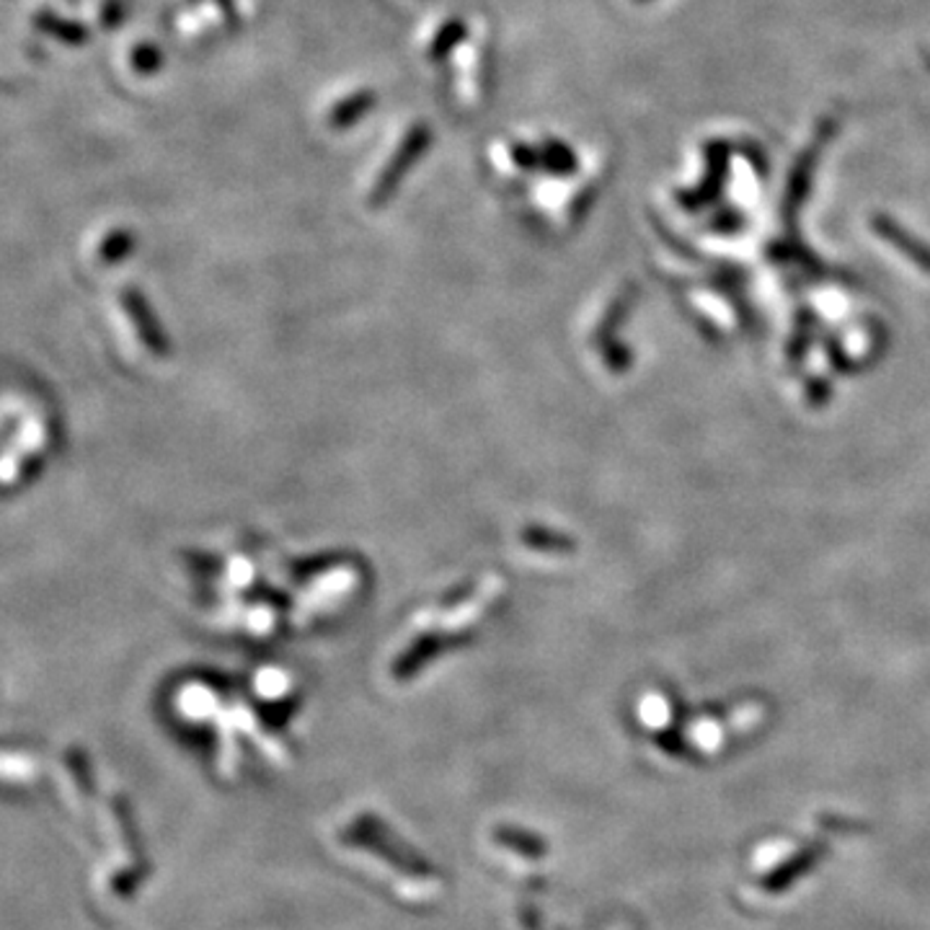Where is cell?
Listing matches in <instances>:
<instances>
[{
    "label": "cell",
    "instance_id": "cell-1",
    "mask_svg": "<svg viewBox=\"0 0 930 930\" xmlns=\"http://www.w3.org/2000/svg\"><path fill=\"white\" fill-rule=\"evenodd\" d=\"M429 143H432V130H429L427 122H416V125L409 127V132L403 134L399 148H396V153L390 155L386 168H382L378 181H375V189L370 195L373 204L388 202L390 197L396 195L399 184L407 179V174L416 166L419 158L427 153Z\"/></svg>",
    "mask_w": 930,
    "mask_h": 930
},
{
    "label": "cell",
    "instance_id": "cell-2",
    "mask_svg": "<svg viewBox=\"0 0 930 930\" xmlns=\"http://www.w3.org/2000/svg\"><path fill=\"white\" fill-rule=\"evenodd\" d=\"M515 166L522 172H543L551 176H569L579 168L577 153L564 140H545L541 145L515 143L509 148Z\"/></svg>",
    "mask_w": 930,
    "mask_h": 930
},
{
    "label": "cell",
    "instance_id": "cell-3",
    "mask_svg": "<svg viewBox=\"0 0 930 930\" xmlns=\"http://www.w3.org/2000/svg\"><path fill=\"white\" fill-rule=\"evenodd\" d=\"M34 30H39L42 34H47V37L58 39L68 47H83L91 39V32L86 24L60 16V13L49 9H42L34 13Z\"/></svg>",
    "mask_w": 930,
    "mask_h": 930
},
{
    "label": "cell",
    "instance_id": "cell-4",
    "mask_svg": "<svg viewBox=\"0 0 930 930\" xmlns=\"http://www.w3.org/2000/svg\"><path fill=\"white\" fill-rule=\"evenodd\" d=\"M375 106H378V94H375V91H357V94L344 96L342 102L333 106L326 119H329L331 130L342 132L357 125L362 117L370 115Z\"/></svg>",
    "mask_w": 930,
    "mask_h": 930
},
{
    "label": "cell",
    "instance_id": "cell-5",
    "mask_svg": "<svg viewBox=\"0 0 930 930\" xmlns=\"http://www.w3.org/2000/svg\"><path fill=\"white\" fill-rule=\"evenodd\" d=\"M468 37V26L463 19H450L447 24L439 26V32L435 34V39H432L429 47V58L432 60H445L447 55L452 52V49H458L463 45Z\"/></svg>",
    "mask_w": 930,
    "mask_h": 930
},
{
    "label": "cell",
    "instance_id": "cell-6",
    "mask_svg": "<svg viewBox=\"0 0 930 930\" xmlns=\"http://www.w3.org/2000/svg\"><path fill=\"white\" fill-rule=\"evenodd\" d=\"M163 68V52L151 42H143L132 49V70L140 75H153Z\"/></svg>",
    "mask_w": 930,
    "mask_h": 930
},
{
    "label": "cell",
    "instance_id": "cell-7",
    "mask_svg": "<svg viewBox=\"0 0 930 930\" xmlns=\"http://www.w3.org/2000/svg\"><path fill=\"white\" fill-rule=\"evenodd\" d=\"M125 21V3L122 0H106L102 9V24L106 30H115Z\"/></svg>",
    "mask_w": 930,
    "mask_h": 930
},
{
    "label": "cell",
    "instance_id": "cell-8",
    "mask_svg": "<svg viewBox=\"0 0 930 930\" xmlns=\"http://www.w3.org/2000/svg\"><path fill=\"white\" fill-rule=\"evenodd\" d=\"M132 240L127 233H115L109 240H106V257H122V254L130 251Z\"/></svg>",
    "mask_w": 930,
    "mask_h": 930
}]
</instances>
